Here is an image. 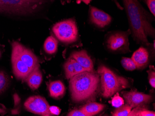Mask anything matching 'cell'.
<instances>
[{
	"mask_svg": "<svg viewBox=\"0 0 155 116\" xmlns=\"http://www.w3.org/2000/svg\"><path fill=\"white\" fill-rule=\"evenodd\" d=\"M125 10L130 30L133 39L137 44L149 47L151 45L149 42V37L154 39L155 30L151 24L152 16L139 0H122Z\"/></svg>",
	"mask_w": 155,
	"mask_h": 116,
	"instance_id": "1",
	"label": "cell"
},
{
	"mask_svg": "<svg viewBox=\"0 0 155 116\" xmlns=\"http://www.w3.org/2000/svg\"><path fill=\"white\" fill-rule=\"evenodd\" d=\"M70 79L71 98L74 102H80L94 96L100 83V77L93 71H85Z\"/></svg>",
	"mask_w": 155,
	"mask_h": 116,
	"instance_id": "2",
	"label": "cell"
},
{
	"mask_svg": "<svg viewBox=\"0 0 155 116\" xmlns=\"http://www.w3.org/2000/svg\"><path fill=\"white\" fill-rule=\"evenodd\" d=\"M97 73L101 77L102 95L104 98H109L115 93L130 86L128 79L118 76L104 65L98 67Z\"/></svg>",
	"mask_w": 155,
	"mask_h": 116,
	"instance_id": "3",
	"label": "cell"
},
{
	"mask_svg": "<svg viewBox=\"0 0 155 116\" xmlns=\"http://www.w3.org/2000/svg\"><path fill=\"white\" fill-rule=\"evenodd\" d=\"M3 13L24 14L34 13L53 0H1Z\"/></svg>",
	"mask_w": 155,
	"mask_h": 116,
	"instance_id": "4",
	"label": "cell"
},
{
	"mask_svg": "<svg viewBox=\"0 0 155 116\" xmlns=\"http://www.w3.org/2000/svg\"><path fill=\"white\" fill-rule=\"evenodd\" d=\"M52 32L56 38L64 45L74 44L79 39V31L74 19L63 20L56 23L53 27Z\"/></svg>",
	"mask_w": 155,
	"mask_h": 116,
	"instance_id": "5",
	"label": "cell"
},
{
	"mask_svg": "<svg viewBox=\"0 0 155 116\" xmlns=\"http://www.w3.org/2000/svg\"><path fill=\"white\" fill-rule=\"evenodd\" d=\"M130 30L126 32L117 31L108 33L104 44L107 49L112 52L127 53L129 52V36Z\"/></svg>",
	"mask_w": 155,
	"mask_h": 116,
	"instance_id": "6",
	"label": "cell"
},
{
	"mask_svg": "<svg viewBox=\"0 0 155 116\" xmlns=\"http://www.w3.org/2000/svg\"><path fill=\"white\" fill-rule=\"evenodd\" d=\"M24 106L28 111L43 116H52L49 105L44 98L40 96L30 97L25 101Z\"/></svg>",
	"mask_w": 155,
	"mask_h": 116,
	"instance_id": "7",
	"label": "cell"
},
{
	"mask_svg": "<svg viewBox=\"0 0 155 116\" xmlns=\"http://www.w3.org/2000/svg\"><path fill=\"white\" fill-rule=\"evenodd\" d=\"M12 52L15 53L22 62L32 70L38 64V58L29 49L19 42L14 41L12 43Z\"/></svg>",
	"mask_w": 155,
	"mask_h": 116,
	"instance_id": "8",
	"label": "cell"
},
{
	"mask_svg": "<svg viewBox=\"0 0 155 116\" xmlns=\"http://www.w3.org/2000/svg\"><path fill=\"white\" fill-rule=\"evenodd\" d=\"M89 15L91 23L99 29H104L109 26L112 21L111 16L104 11L90 5Z\"/></svg>",
	"mask_w": 155,
	"mask_h": 116,
	"instance_id": "9",
	"label": "cell"
},
{
	"mask_svg": "<svg viewBox=\"0 0 155 116\" xmlns=\"http://www.w3.org/2000/svg\"><path fill=\"white\" fill-rule=\"evenodd\" d=\"M123 96L126 104L131 108L143 105H147L153 101L151 95L139 92L136 89H131L130 91H123Z\"/></svg>",
	"mask_w": 155,
	"mask_h": 116,
	"instance_id": "10",
	"label": "cell"
},
{
	"mask_svg": "<svg viewBox=\"0 0 155 116\" xmlns=\"http://www.w3.org/2000/svg\"><path fill=\"white\" fill-rule=\"evenodd\" d=\"M13 73L15 77L19 80L26 79L33 70L24 64L17 55L12 52L11 55Z\"/></svg>",
	"mask_w": 155,
	"mask_h": 116,
	"instance_id": "11",
	"label": "cell"
},
{
	"mask_svg": "<svg viewBox=\"0 0 155 116\" xmlns=\"http://www.w3.org/2000/svg\"><path fill=\"white\" fill-rule=\"evenodd\" d=\"M131 58L135 64L137 69H143L148 65L149 62V52L147 48L142 46L133 53Z\"/></svg>",
	"mask_w": 155,
	"mask_h": 116,
	"instance_id": "12",
	"label": "cell"
},
{
	"mask_svg": "<svg viewBox=\"0 0 155 116\" xmlns=\"http://www.w3.org/2000/svg\"><path fill=\"white\" fill-rule=\"evenodd\" d=\"M71 58L75 60L84 69L88 71H93L94 64L86 50L76 51L72 53Z\"/></svg>",
	"mask_w": 155,
	"mask_h": 116,
	"instance_id": "13",
	"label": "cell"
},
{
	"mask_svg": "<svg viewBox=\"0 0 155 116\" xmlns=\"http://www.w3.org/2000/svg\"><path fill=\"white\" fill-rule=\"evenodd\" d=\"M64 68L66 78L68 79L78 74L87 71L75 60L71 57L65 63Z\"/></svg>",
	"mask_w": 155,
	"mask_h": 116,
	"instance_id": "14",
	"label": "cell"
},
{
	"mask_svg": "<svg viewBox=\"0 0 155 116\" xmlns=\"http://www.w3.org/2000/svg\"><path fill=\"white\" fill-rule=\"evenodd\" d=\"M42 81V75L39 69V65H37L35 69L31 72L26 78L28 86L32 90H36L39 88Z\"/></svg>",
	"mask_w": 155,
	"mask_h": 116,
	"instance_id": "15",
	"label": "cell"
},
{
	"mask_svg": "<svg viewBox=\"0 0 155 116\" xmlns=\"http://www.w3.org/2000/svg\"><path fill=\"white\" fill-rule=\"evenodd\" d=\"M50 96L54 99H60L63 96L66 88L64 84L60 80L52 81L49 85Z\"/></svg>",
	"mask_w": 155,
	"mask_h": 116,
	"instance_id": "16",
	"label": "cell"
},
{
	"mask_svg": "<svg viewBox=\"0 0 155 116\" xmlns=\"http://www.w3.org/2000/svg\"><path fill=\"white\" fill-rule=\"evenodd\" d=\"M105 108V105L97 102H92L86 104L81 108L87 116H94L102 111Z\"/></svg>",
	"mask_w": 155,
	"mask_h": 116,
	"instance_id": "17",
	"label": "cell"
},
{
	"mask_svg": "<svg viewBox=\"0 0 155 116\" xmlns=\"http://www.w3.org/2000/svg\"><path fill=\"white\" fill-rule=\"evenodd\" d=\"M58 45V42L57 39L54 36H49L44 42V50L46 52L49 54H53L57 52Z\"/></svg>",
	"mask_w": 155,
	"mask_h": 116,
	"instance_id": "18",
	"label": "cell"
},
{
	"mask_svg": "<svg viewBox=\"0 0 155 116\" xmlns=\"http://www.w3.org/2000/svg\"><path fill=\"white\" fill-rule=\"evenodd\" d=\"M131 110L132 108L126 104L117 108L111 114L114 116H127Z\"/></svg>",
	"mask_w": 155,
	"mask_h": 116,
	"instance_id": "19",
	"label": "cell"
},
{
	"mask_svg": "<svg viewBox=\"0 0 155 116\" xmlns=\"http://www.w3.org/2000/svg\"><path fill=\"white\" fill-rule=\"evenodd\" d=\"M9 84L8 76L5 72L0 71V94L4 92Z\"/></svg>",
	"mask_w": 155,
	"mask_h": 116,
	"instance_id": "20",
	"label": "cell"
},
{
	"mask_svg": "<svg viewBox=\"0 0 155 116\" xmlns=\"http://www.w3.org/2000/svg\"><path fill=\"white\" fill-rule=\"evenodd\" d=\"M122 66L126 71H133L137 69L135 64L131 58L123 57L121 61Z\"/></svg>",
	"mask_w": 155,
	"mask_h": 116,
	"instance_id": "21",
	"label": "cell"
},
{
	"mask_svg": "<svg viewBox=\"0 0 155 116\" xmlns=\"http://www.w3.org/2000/svg\"><path fill=\"white\" fill-rule=\"evenodd\" d=\"M111 104L112 106L117 108L124 104V100L123 98L119 96V93L117 92L112 97Z\"/></svg>",
	"mask_w": 155,
	"mask_h": 116,
	"instance_id": "22",
	"label": "cell"
},
{
	"mask_svg": "<svg viewBox=\"0 0 155 116\" xmlns=\"http://www.w3.org/2000/svg\"><path fill=\"white\" fill-rule=\"evenodd\" d=\"M148 74V80L150 86L153 88L155 87V70L154 66H150V69L147 71Z\"/></svg>",
	"mask_w": 155,
	"mask_h": 116,
	"instance_id": "23",
	"label": "cell"
},
{
	"mask_svg": "<svg viewBox=\"0 0 155 116\" xmlns=\"http://www.w3.org/2000/svg\"><path fill=\"white\" fill-rule=\"evenodd\" d=\"M153 16H155V0H143Z\"/></svg>",
	"mask_w": 155,
	"mask_h": 116,
	"instance_id": "24",
	"label": "cell"
},
{
	"mask_svg": "<svg viewBox=\"0 0 155 116\" xmlns=\"http://www.w3.org/2000/svg\"><path fill=\"white\" fill-rule=\"evenodd\" d=\"M67 116H87V114L84 113L81 109L79 110H74L68 113Z\"/></svg>",
	"mask_w": 155,
	"mask_h": 116,
	"instance_id": "25",
	"label": "cell"
},
{
	"mask_svg": "<svg viewBox=\"0 0 155 116\" xmlns=\"http://www.w3.org/2000/svg\"><path fill=\"white\" fill-rule=\"evenodd\" d=\"M155 112L154 111H150L148 109H144L138 113L137 116H155Z\"/></svg>",
	"mask_w": 155,
	"mask_h": 116,
	"instance_id": "26",
	"label": "cell"
},
{
	"mask_svg": "<svg viewBox=\"0 0 155 116\" xmlns=\"http://www.w3.org/2000/svg\"><path fill=\"white\" fill-rule=\"evenodd\" d=\"M49 111L52 115H59L61 113V110L59 107L55 106L49 107Z\"/></svg>",
	"mask_w": 155,
	"mask_h": 116,
	"instance_id": "27",
	"label": "cell"
},
{
	"mask_svg": "<svg viewBox=\"0 0 155 116\" xmlns=\"http://www.w3.org/2000/svg\"><path fill=\"white\" fill-rule=\"evenodd\" d=\"M115 4L116 6L118 8V9H120V10H123L124 8L121 5V4L119 3V2L118 1V0H111Z\"/></svg>",
	"mask_w": 155,
	"mask_h": 116,
	"instance_id": "28",
	"label": "cell"
},
{
	"mask_svg": "<svg viewBox=\"0 0 155 116\" xmlns=\"http://www.w3.org/2000/svg\"><path fill=\"white\" fill-rule=\"evenodd\" d=\"M75 1H76L77 3H79V4L83 2L87 5H88L92 1V0H75Z\"/></svg>",
	"mask_w": 155,
	"mask_h": 116,
	"instance_id": "29",
	"label": "cell"
},
{
	"mask_svg": "<svg viewBox=\"0 0 155 116\" xmlns=\"http://www.w3.org/2000/svg\"><path fill=\"white\" fill-rule=\"evenodd\" d=\"M0 12H3V9H2V1L0 0Z\"/></svg>",
	"mask_w": 155,
	"mask_h": 116,
	"instance_id": "30",
	"label": "cell"
}]
</instances>
